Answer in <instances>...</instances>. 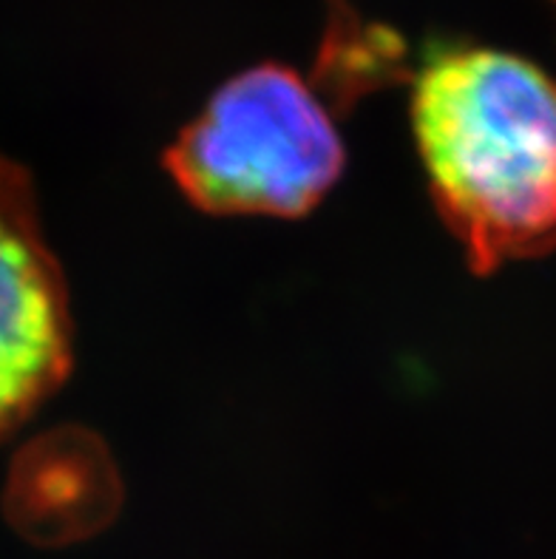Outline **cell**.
I'll list each match as a JSON object with an SVG mask.
<instances>
[{"mask_svg":"<svg viewBox=\"0 0 556 559\" xmlns=\"http://www.w3.org/2000/svg\"><path fill=\"white\" fill-rule=\"evenodd\" d=\"M431 197L486 276L556 248V80L497 49L440 51L412 97Z\"/></svg>","mask_w":556,"mask_h":559,"instance_id":"6da1fadb","label":"cell"},{"mask_svg":"<svg viewBox=\"0 0 556 559\" xmlns=\"http://www.w3.org/2000/svg\"><path fill=\"white\" fill-rule=\"evenodd\" d=\"M165 165L204 213L304 216L339 182L344 142L296 71L264 63L213 94Z\"/></svg>","mask_w":556,"mask_h":559,"instance_id":"7a4b0ae2","label":"cell"},{"mask_svg":"<svg viewBox=\"0 0 556 559\" xmlns=\"http://www.w3.org/2000/svg\"><path fill=\"white\" fill-rule=\"evenodd\" d=\"M69 369L66 278L43 239L32 179L0 156V440L40 409Z\"/></svg>","mask_w":556,"mask_h":559,"instance_id":"3957f363","label":"cell"},{"mask_svg":"<svg viewBox=\"0 0 556 559\" xmlns=\"http://www.w3.org/2000/svg\"><path fill=\"white\" fill-rule=\"evenodd\" d=\"M97 443L80 432L43 435L17 454L7 486V514L23 537L57 546L92 528L106 514L97 491L108 463H97Z\"/></svg>","mask_w":556,"mask_h":559,"instance_id":"277c9868","label":"cell"},{"mask_svg":"<svg viewBox=\"0 0 556 559\" xmlns=\"http://www.w3.org/2000/svg\"><path fill=\"white\" fill-rule=\"evenodd\" d=\"M551 3H554V7H556V0H551Z\"/></svg>","mask_w":556,"mask_h":559,"instance_id":"5b68a950","label":"cell"}]
</instances>
